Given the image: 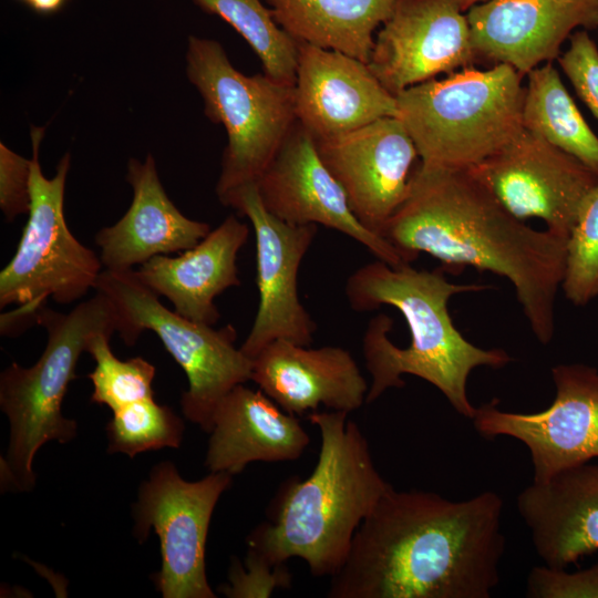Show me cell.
Here are the masks:
<instances>
[{
	"mask_svg": "<svg viewBox=\"0 0 598 598\" xmlns=\"http://www.w3.org/2000/svg\"><path fill=\"white\" fill-rule=\"evenodd\" d=\"M495 492L453 502L423 491L383 494L331 576L330 598H488L505 551Z\"/></svg>",
	"mask_w": 598,
	"mask_h": 598,
	"instance_id": "6da1fadb",
	"label": "cell"
},
{
	"mask_svg": "<svg viewBox=\"0 0 598 598\" xmlns=\"http://www.w3.org/2000/svg\"><path fill=\"white\" fill-rule=\"evenodd\" d=\"M381 236L414 260L425 252L445 270L472 266L505 277L536 339L551 341L567 238L527 226L468 169L419 165Z\"/></svg>",
	"mask_w": 598,
	"mask_h": 598,
	"instance_id": "7a4b0ae2",
	"label": "cell"
},
{
	"mask_svg": "<svg viewBox=\"0 0 598 598\" xmlns=\"http://www.w3.org/2000/svg\"><path fill=\"white\" fill-rule=\"evenodd\" d=\"M440 266L417 270L394 268L382 260L353 271L346 283L351 309L365 312L381 306L399 310L410 331V343L394 344L389 332L393 321L381 313L370 320L362 339L365 367L371 375L365 402L378 400L391 388H403L402 375L419 377L434 385L462 416L473 419L476 408L467 395V380L477 367L499 369L512 361L503 349H483L457 330L448 312L452 296L488 288L453 283Z\"/></svg>",
	"mask_w": 598,
	"mask_h": 598,
	"instance_id": "3957f363",
	"label": "cell"
},
{
	"mask_svg": "<svg viewBox=\"0 0 598 598\" xmlns=\"http://www.w3.org/2000/svg\"><path fill=\"white\" fill-rule=\"evenodd\" d=\"M348 413L311 412L321 444L306 480L281 489L269 522L248 537L249 549L271 564L300 558L316 577L333 576L343 565L354 534L391 487L374 465L369 443Z\"/></svg>",
	"mask_w": 598,
	"mask_h": 598,
	"instance_id": "277c9868",
	"label": "cell"
},
{
	"mask_svg": "<svg viewBox=\"0 0 598 598\" xmlns=\"http://www.w3.org/2000/svg\"><path fill=\"white\" fill-rule=\"evenodd\" d=\"M37 323L48 333L39 360L29 368L12 362L0 374V406L10 423L1 481L18 491L33 488V458L43 444L68 443L76 435V422L61 412L62 401L91 340L100 333L117 332L120 318L111 298L95 290L68 313L44 307Z\"/></svg>",
	"mask_w": 598,
	"mask_h": 598,
	"instance_id": "5b68a950",
	"label": "cell"
},
{
	"mask_svg": "<svg viewBox=\"0 0 598 598\" xmlns=\"http://www.w3.org/2000/svg\"><path fill=\"white\" fill-rule=\"evenodd\" d=\"M523 75L508 64L461 69L395 95L425 168L470 169L523 130Z\"/></svg>",
	"mask_w": 598,
	"mask_h": 598,
	"instance_id": "8992f818",
	"label": "cell"
},
{
	"mask_svg": "<svg viewBox=\"0 0 598 598\" xmlns=\"http://www.w3.org/2000/svg\"><path fill=\"white\" fill-rule=\"evenodd\" d=\"M30 134L29 217L13 257L0 272V308H18L1 316L2 336H13L37 323L49 298L69 305L95 290L103 270L100 256L81 244L66 225L64 194L70 155L65 154L54 176L47 178L39 161L44 127L32 126Z\"/></svg>",
	"mask_w": 598,
	"mask_h": 598,
	"instance_id": "52a82bcc",
	"label": "cell"
},
{
	"mask_svg": "<svg viewBox=\"0 0 598 598\" xmlns=\"http://www.w3.org/2000/svg\"><path fill=\"white\" fill-rule=\"evenodd\" d=\"M186 63L206 116L227 134L216 184V195L225 205L241 187L257 184L297 123L295 85L266 73H241L212 39L190 35Z\"/></svg>",
	"mask_w": 598,
	"mask_h": 598,
	"instance_id": "ba28073f",
	"label": "cell"
},
{
	"mask_svg": "<svg viewBox=\"0 0 598 598\" xmlns=\"http://www.w3.org/2000/svg\"><path fill=\"white\" fill-rule=\"evenodd\" d=\"M95 290L114 302L120 318L117 333L126 346H133L145 330L161 339L188 380L181 396L185 417L208 433L219 401L236 385L251 380L252 359L236 347V329L231 324L215 329L169 310L134 269H103Z\"/></svg>",
	"mask_w": 598,
	"mask_h": 598,
	"instance_id": "9c48e42d",
	"label": "cell"
},
{
	"mask_svg": "<svg viewBox=\"0 0 598 598\" xmlns=\"http://www.w3.org/2000/svg\"><path fill=\"white\" fill-rule=\"evenodd\" d=\"M233 475L210 472L185 481L171 462L156 465L138 491L134 535L142 543L154 528L162 566L154 576L164 598H215L206 575L205 550L210 519Z\"/></svg>",
	"mask_w": 598,
	"mask_h": 598,
	"instance_id": "30bf717a",
	"label": "cell"
},
{
	"mask_svg": "<svg viewBox=\"0 0 598 598\" xmlns=\"http://www.w3.org/2000/svg\"><path fill=\"white\" fill-rule=\"evenodd\" d=\"M556 389L553 403L537 413H516L498 408V399L476 408L473 424L485 437L501 435L524 443L530 454L534 480L598 457V369L558 364L551 369Z\"/></svg>",
	"mask_w": 598,
	"mask_h": 598,
	"instance_id": "8fae6325",
	"label": "cell"
},
{
	"mask_svg": "<svg viewBox=\"0 0 598 598\" xmlns=\"http://www.w3.org/2000/svg\"><path fill=\"white\" fill-rule=\"evenodd\" d=\"M225 206L250 220L256 239L259 305L241 351L252 359L276 340L310 346L317 324L300 301L298 274L317 235V225H293L270 214L256 184L238 189Z\"/></svg>",
	"mask_w": 598,
	"mask_h": 598,
	"instance_id": "7c38bea8",
	"label": "cell"
},
{
	"mask_svg": "<svg viewBox=\"0 0 598 598\" xmlns=\"http://www.w3.org/2000/svg\"><path fill=\"white\" fill-rule=\"evenodd\" d=\"M515 217H537L567 238L579 206L598 175L573 155L524 130L468 169Z\"/></svg>",
	"mask_w": 598,
	"mask_h": 598,
	"instance_id": "4fadbf2b",
	"label": "cell"
},
{
	"mask_svg": "<svg viewBox=\"0 0 598 598\" xmlns=\"http://www.w3.org/2000/svg\"><path fill=\"white\" fill-rule=\"evenodd\" d=\"M256 185L262 205L282 221L334 229L394 268L414 261L357 218L321 161L315 138L298 121Z\"/></svg>",
	"mask_w": 598,
	"mask_h": 598,
	"instance_id": "5bb4252c",
	"label": "cell"
},
{
	"mask_svg": "<svg viewBox=\"0 0 598 598\" xmlns=\"http://www.w3.org/2000/svg\"><path fill=\"white\" fill-rule=\"evenodd\" d=\"M476 60L457 0H396L377 33L368 66L393 95Z\"/></svg>",
	"mask_w": 598,
	"mask_h": 598,
	"instance_id": "9a60e30c",
	"label": "cell"
},
{
	"mask_svg": "<svg viewBox=\"0 0 598 598\" xmlns=\"http://www.w3.org/2000/svg\"><path fill=\"white\" fill-rule=\"evenodd\" d=\"M326 167L344 190L350 208L381 235L410 192L417 150L399 117H383L347 134L316 141Z\"/></svg>",
	"mask_w": 598,
	"mask_h": 598,
	"instance_id": "2e32d148",
	"label": "cell"
},
{
	"mask_svg": "<svg viewBox=\"0 0 598 598\" xmlns=\"http://www.w3.org/2000/svg\"><path fill=\"white\" fill-rule=\"evenodd\" d=\"M297 121L315 141L333 138L383 117H399L395 95L364 63L339 51L298 42Z\"/></svg>",
	"mask_w": 598,
	"mask_h": 598,
	"instance_id": "e0dca14e",
	"label": "cell"
},
{
	"mask_svg": "<svg viewBox=\"0 0 598 598\" xmlns=\"http://www.w3.org/2000/svg\"><path fill=\"white\" fill-rule=\"evenodd\" d=\"M466 19L476 59L508 64L524 76L558 59L576 28L598 25V0H486Z\"/></svg>",
	"mask_w": 598,
	"mask_h": 598,
	"instance_id": "ac0fdd59",
	"label": "cell"
},
{
	"mask_svg": "<svg viewBox=\"0 0 598 598\" xmlns=\"http://www.w3.org/2000/svg\"><path fill=\"white\" fill-rule=\"evenodd\" d=\"M251 381L297 416L308 415L320 405L349 414L362 406L369 390L348 350L336 346L310 348L287 340L267 344L252 358Z\"/></svg>",
	"mask_w": 598,
	"mask_h": 598,
	"instance_id": "d6986e66",
	"label": "cell"
},
{
	"mask_svg": "<svg viewBox=\"0 0 598 598\" xmlns=\"http://www.w3.org/2000/svg\"><path fill=\"white\" fill-rule=\"evenodd\" d=\"M126 181L133 188L131 206L95 235L105 269L131 270L155 256L182 252L212 230L209 224L183 215L168 198L151 154L144 162L128 161Z\"/></svg>",
	"mask_w": 598,
	"mask_h": 598,
	"instance_id": "ffe728a7",
	"label": "cell"
},
{
	"mask_svg": "<svg viewBox=\"0 0 598 598\" xmlns=\"http://www.w3.org/2000/svg\"><path fill=\"white\" fill-rule=\"evenodd\" d=\"M537 555L546 566L566 568L598 550V465L580 464L517 496Z\"/></svg>",
	"mask_w": 598,
	"mask_h": 598,
	"instance_id": "44dd1931",
	"label": "cell"
},
{
	"mask_svg": "<svg viewBox=\"0 0 598 598\" xmlns=\"http://www.w3.org/2000/svg\"><path fill=\"white\" fill-rule=\"evenodd\" d=\"M248 237V225L229 215L194 247L175 257L155 256L134 272L153 292L168 299L178 315L215 326L220 313L214 300L240 285L237 257Z\"/></svg>",
	"mask_w": 598,
	"mask_h": 598,
	"instance_id": "7402d4cb",
	"label": "cell"
},
{
	"mask_svg": "<svg viewBox=\"0 0 598 598\" xmlns=\"http://www.w3.org/2000/svg\"><path fill=\"white\" fill-rule=\"evenodd\" d=\"M208 433L206 467L231 475L252 462L295 461L310 443L297 415L245 384L219 401Z\"/></svg>",
	"mask_w": 598,
	"mask_h": 598,
	"instance_id": "603a6c76",
	"label": "cell"
},
{
	"mask_svg": "<svg viewBox=\"0 0 598 598\" xmlns=\"http://www.w3.org/2000/svg\"><path fill=\"white\" fill-rule=\"evenodd\" d=\"M278 24L297 42L339 51L364 63L374 31L396 0H266Z\"/></svg>",
	"mask_w": 598,
	"mask_h": 598,
	"instance_id": "cb8c5ba5",
	"label": "cell"
},
{
	"mask_svg": "<svg viewBox=\"0 0 598 598\" xmlns=\"http://www.w3.org/2000/svg\"><path fill=\"white\" fill-rule=\"evenodd\" d=\"M522 120L526 130L573 155L598 175V137L551 62L527 74Z\"/></svg>",
	"mask_w": 598,
	"mask_h": 598,
	"instance_id": "d4e9b609",
	"label": "cell"
},
{
	"mask_svg": "<svg viewBox=\"0 0 598 598\" xmlns=\"http://www.w3.org/2000/svg\"><path fill=\"white\" fill-rule=\"evenodd\" d=\"M231 25L259 58L264 73L295 85L298 42L276 21L261 0H193Z\"/></svg>",
	"mask_w": 598,
	"mask_h": 598,
	"instance_id": "484cf974",
	"label": "cell"
},
{
	"mask_svg": "<svg viewBox=\"0 0 598 598\" xmlns=\"http://www.w3.org/2000/svg\"><path fill=\"white\" fill-rule=\"evenodd\" d=\"M183 420L154 398L127 404L113 412L106 425L110 453L130 457L163 447H178L184 434Z\"/></svg>",
	"mask_w": 598,
	"mask_h": 598,
	"instance_id": "4316f807",
	"label": "cell"
},
{
	"mask_svg": "<svg viewBox=\"0 0 598 598\" xmlns=\"http://www.w3.org/2000/svg\"><path fill=\"white\" fill-rule=\"evenodd\" d=\"M111 337L107 333L96 334L87 353L95 361V368L89 374L93 385L91 401L114 412L133 402L154 398L152 383L156 369L141 357L117 359L110 347Z\"/></svg>",
	"mask_w": 598,
	"mask_h": 598,
	"instance_id": "83f0119b",
	"label": "cell"
},
{
	"mask_svg": "<svg viewBox=\"0 0 598 598\" xmlns=\"http://www.w3.org/2000/svg\"><path fill=\"white\" fill-rule=\"evenodd\" d=\"M560 287L576 306L598 297V183L582 199L568 234Z\"/></svg>",
	"mask_w": 598,
	"mask_h": 598,
	"instance_id": "f1b7e54d",
	"label": "cell"
},
{
	"mask_svg": "<svg viewBox=\"0 0 598 598\" xmlns=\"http://www.w3.org/2000/svg\"><path fill=\"white\" fill-rule=\"evenodd\" d=\"M291 575L286 564L275 565L252 549H248L244 566L234 560L228 585L221 592L230 598H267L277 588L290 586Z\"/></svg>",
	"mask_w": 598,
	"mask_h": 598,
	"instance_id": "f546056e",
	"label": "cell"
},
{
	"mask_svg": "<svg viewBox=\"0 0 598 598\" xmlns=\"http://www.w3.org/2000/svg\"><path fill=\"white\" fill-rule=\"evenodd\" d=\"M557 60L577 95L598 120V48L588 32L573 33L568 50Z\"/></svg>",
	"mask_w": 598,
	"mask_h": 598,
	"instance_id": "4dcf8cb0",
	"label": "cell"
},
{
	"mask_svg": "<svg viewBox=\"0 0 598 598\" xmlns=\"http://www.w3.org/2000/svg\"><path fill=\"white\" fill-rule=\"evenodd\" d=\"M526 596L530 598H598V563L574 573L549 566L534 567Z\"/></svg>",
	"mask_w": 598,
	"mask_h": 598,
	"instance_id": "1f68e13d",
	"label": "cell"
},
{
	"mask_svg": "<svg viewBox=\"0 0 598 598\" xmlns=\"http://www.w3.org/2000/svg\"><path fill=\"white\" fill-rule=\"evenodd\" d=\"M31 159H27L0 144V207L7 220L28 214Z\"/></svg>",
	"mask_w": 598,
	"mask_h": 598,
	"instance_id": "d6a6232c",
	"label": "cell"
},
{
	"mask_svg": "<svg viewBox=\"0 0 598 598\" xmlns=\"http://www.w3.org/2000/svg\"><path fill=\"white\" fill-rule=\"evenodd\" d=\"M29 7L39 13H54L59 11L66 0H24Z\"/></svg>",
	"mask_w": 598,
	"mask_h": 598,
	"instance_id": "836d02e7",
	"label": "cell"
},
{
	"mask_svg": "<svg viewBox=\"0 0 598 598\" xmlns=\"http://www.w3.org/2000/svg\"><path fill=\"white\" fill-rule=\"evenodd\" d=\"M486 0H457L461 9L466 12L471 7L481 3Z\"/></svg>",
	"mask_w": 598,
	"mask_h": 598,
	"instance_id": "e575fe53",
	"label": "cell"
}]
</instances>
